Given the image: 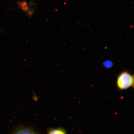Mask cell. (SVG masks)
I'll return each mask as SVG.
<instances>
[{
    "instance_id": "1",
    "label": "cell",
    "mask_w": 134,
    "mask_h": 134,
    "mask_svg": "<svg viewBox=\"0 0 134 134\" xmlns=\"http://www.w3.org/2000/svg\"><path fill=\"white\" fill-rule=\"evenodd\" d=\"M134 75L127 71H124L119 75L117 79V86L121 90L134 87Z\"/></svg>"
},
{
    "instance_id": "2",
    "label": "cell",
    "mask_w": 134,
    "mask_h": 134,
    "mask_svg": "<svg viewBox=\"0 0 134 134\" xmlns=\"http://www.w3.org/2000/svg\"><path fill=\"white\" fill-rule=\"evenodd\" d=\"M8 134H42L36 127L28 124H22L13 127Z\"/></svg>"
},
{
    "instance_id": "3",
    "label": "cell",
    "mask_w": 134,
    "mask_h": 134,
    "mask_svg": "<svg viewBox=\"0 0 134 134\" xmlns=\"http://www.w3.org/2000/svg\"><path fill=\"white\" fill-rule=\"evenodd\" d=\"M47 134H67L66 131L61 127L51 128L48 130Z\"/></svg>"
},
{
    "instance_id": "4",
    "label": "cell",
    "mask_w": 134,
    "mask_h": 134,
    "mask_svg": "<svg viewBox=\"0 0 134 134\" xmlns=\"http://www.w3.org/2000/svg\"><path fill=\"white\" fill-rule=\"evenodd\" d=\"M104 65L106 68H109L112 66V65H113V63L111 61H108L105 62Z\"/></svg>"
},
{
    "instance_id": "5",
    "label": "cell",
    "mask_w": 134,
    "mask_h": 134,
    "mask_svg": "<svg viewBox=\"0 0 134 134\" xmlns=\"http://www.w3.org/2000/svg\"><path fill=\"white\" fill-rule=\"evenodd\" d=\"M0 32H1V33H4V32H3V31H2V30H1V29H0Z\"/></svg>"
}]
</instances>
